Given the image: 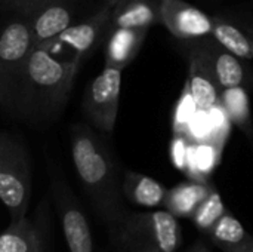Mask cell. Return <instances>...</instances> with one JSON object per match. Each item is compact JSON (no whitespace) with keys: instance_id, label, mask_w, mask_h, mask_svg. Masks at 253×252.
I'll use <instances>...</instances> for the list:
<instances>
[{"instance_id":"cell-20","label":"cell","mask_w":253,"mask_h":252,"mask_svg":"<svg viewBox=\"0 0 253 252\" xmlns=\"http://www.w3.org/2000/svg\"><path fill=\"white\" fill-rule=\"evenodd\" d=\"M221 101L231 119L240 129H243L248 135L252 132L251 111H249V100L242 86L228 88L221 91Z\"/></svg>"},{"instance_id":"cell-18","label":"cell","mask_w":253,"mask_h":252,"mask_svg":"<svg viewBox=\"0 0 253 252\" xmlns=\"http://www.w3.org/2000/svg\"><path fill=\"white\" fill-rule=\"evenodd\" d=\"M209 241L222 252H233L251 241V235L243 224L230 212H225L206 233Z\"/></svg>"},{"instance_id":"cell-28","label":"cell","mask_w":253,"mask_h":252,"mask_svg":"<svg viewBox=\"0 0 253 252\" xmlns=\"http://www.w3.org/2000/svg\"><path fill=\"white\" fill-rule=\"evenodd\" d=\"M233 252H253V236L251 238V241L246 242L242 248H239V250H236V251Z\"/></svg>"},{"instance_id":"cell-3","label":"cell","mask_w":253,"mask_h":252,"mask_svg":"<svg viewBox=\"0 0 253 252\" xmlns=\"http://www.w3.org/2000/svg\"><path fill=\"white\" fill-rule=\"evenodd\" d=\"M114 252H176L184 241L178 218L169 211H126L108 232Z\"/></svg>"},{"instance_id":"cell-23","label":"cell","mask_w":253,"mask_h":252,"mask_svg":"<svg viewBox=\"0 0 253 252\" xmlns=\"http://www.w3.org/2000/svg\"><path fill=\"white\" fill-rule=\"evenodd\" d=\"M209 122H211V143H213L216 147L222 149L224 143L227 141L228 135H230V129H231V119L222 104V101L219 104H216L215 107H212L209 111Z\"/></svg>"},{"instance_id":"cell-22","label":"cell","mask_w":253,"mask_h":252,"mask_svg":"<svg viewBox=\"0 0 253 252\" xmlns=\"http://www.w3.org/2000/svg\"><path fill=\"white\" fill-rule=\"evenodd\" d=\"M196 111H197V105L194 102V98H193L188 83H185L184 91L181 94V98H179L175 113H173V134L187 135L188 126H190Z\"/></svg>"},{"instance_id":"cell-13","label":"cell","mask_w":253,"mask_h":252,"mask_svg":"<svg viewBox=\"0 0 253 252\" xmlns=\"http://www.w3.org/2000/svg\"><path fill=\"white\" fill-rule=\"evenodd\" d=\"M148 28H111L105 45V65L123 70L138 55Z\"/></svg>"},{"instance_id":"cell-19","label":"cell","mask_w":253,"mask_h":252,"mask_svg":"<svg viewBox=\"0 0 253 252\" xmlns=\"http://www.w3.org/2000/svg\"><path fill=\"white\" fill-rule=\"evenodd\" d=\"M221 46L243 59L253 58V39L246 36L236 25L222 19H215L211 34Z\"/></svg>"},{"instance_id":"cell-4","label":"cell","mask_w":253,"mask_h":252,"mask_svg":"<svg viewBox=\"0 0 253 252\" xmlns=\"http://www.w3.org/2000/svg\"><path fill=\"white\" fill-rule=\"evenodd\" d=\"M31 198V169L25 146L15 135L0 131V202L10 221L25 217Z\"/></svg>"},{"instance_id":"cell-29","label":"cell","mask_w":253,"mask_h":252,"mask_svg":"<svg viewBox=\"0 0 253 252\" xmlns=\"http://www.w3.org/2000/svg\"><path fill=\"white\" fill-rule=\"evenodd\" d=\"M105 3H108V4H114V3H117L119 0H104Z\"/></svg>"},{"instance_id":"cell-7","label":"cell","mask_w":253,"mask_h":252,"mask_svg":"<svg viewBox=\"0 0 253 252\" xmlns=\"http://www.w3.org/2000/svg\"><path fill=\"white\" fill-rule=\"evenodd\" d=\"M122 71L117 67L105 65L87 86L82 104L83 113L90 125L107 135L113 134L117 120Z\"/></svg>"},{"instance_id":"cell-9","label":"cell","mask_w":253,"mask_h":252,"mask_svg":"<svg viewBox=\"0 0 253 252\" xmlns=\"http://www.w3.org/2000/svg\"><path fill=\"white\" fill-rule=\"evenodd\" d=\"M185 52L188 56L187 83L193 94L199 110L209 111L221 102V86L216 80L212 61L203 46L202 37L185 40Z\"/></svg>"},{"instance_id":"cell-17","label":"cell","mask_w":253,"mask_h":252,"mask_svg":"<svg viewBox=\"0 0 253 252\" xmlns=\"http://www.w3.org/2000/svg\"><path fill=\"white\" fill-rule=\"evenodd\" d=\"M211 190L209 184L199 181L178 184L172 190H168L163 206L176 218H190Z\"/></svg>"},{"instance_id":"cell-16","label":"cell","mask_w":253,"mask_h":252,"mask_svg":"<svg viewBox=\"0 0 253 252\" xmlns=\"http://www.w3.org/2000/svg\"><path fill=\"white\" fill-rule=\"evenodd\" d=\"M0 252H44V238L39 226L22 217L0 233Z\"/></svg>"},{"instance_id":"cell-2","label":"cell","mask_w":253,"mask_h":252,"mask_svg":"<svg viewBox=\"0 0 253 252\" xmlns=\"http://www.w3.org/2000/svg\"><path fill=\"white\" fill-rule=\"evenodd\" d=\"M82 62L64 61L36 46L22 65L12 91L21 114L47 122L64 108Z\"/></svg>"},{"instance_id":"cell-6","label":"cell","mask_w":253,"mask_h":252,"mask_svg":"<svg viewBox=\"0 0 253 252\" xmlns=\"http://www.w3.org/2000/svg\"><path fill=\"white\" fill-rule=\"evenodd\" d=\"M36 48L28 16H18L0 31V102L12 98L15 80Z\"/></svg>"},{"instance_id":"cell-8","label":"cell","mask_w":253,"mask_h":252,"mask_svg":"<svg viewBox=\"0 0 253 252\" xmlns=\"http://www.w3.org/2000/svg\"><path fill=\"white\" fill-rule=\"evenodd\" d=\"M111 10L113 4L105 3L93 15L80 22H74L59 36L42 45V48L58 59L82 62L96 45L104 30L110 27Z\"/></svg>"},{"instance_id":"cell-30","label":"cell","mask_w":253,"mask_h":252,"mask_svg":"<svg viewBox=\"0 0 253 252\" xmlns=\"http://www.w3.org/2000/svg\"><path fill=\"white\" fill-rule=\"evenodd\" d=\"M159 1H165V0H159Z\"/></svg>"},{"instance_id":"cell-24","label":"cell","mask_w":253,"mask_h":252,"mask_svg":"<svg viewBox=\"0 0 253 252\" xmlns=\"http://www.w3.org/2000/svg\"><path fill=\"white\" fill-rule=\"evenodd\" d=\"M187 137L193 143H205L211 140V122H209V113L199 110L196 111L190 126Z\"/></svg>"},{"instance_id":"cell-5","label":"cell","mask_w":253,"mask_h":252,"mask_svg":"<svg viewBox=\"0 0 253 252\" xmlns=\"http://www.w3.org/2000/svg\"><path fill=\"white\" fill-rule=\"evenodd\" d=\"M50 190L68 252H93L95 244L86 212L55 166L50 168Z\"/></svg>"},{"instance_id":"cell-31","label":"cell","mask_w":253,"mask_h":252,"mask_svg":"<svg viewBox=\"0 0 253 252\" xmlns=\"http://www.w3.org/2000/svg\"><path fill=\"white\" fill-rule=\"evenodd\" d=\"M102 252H104V251H102Z\"/></svg>"},{"instance_id":"cell-15","label":"cell","mask_w":253,"mask_h":252,"mask_svg":"<svg viewBox=\"0 0 253 252\" xmlns=\"http://www.w3.org/2000/svg\"><path fill=\"white\" fill-rule=\"evenodd\" d=\"M122 193L126 201L144 208H157L165 203L168 190L163 184L135 171H126L122 180Z\"/></svg>"},{"instance_id":"cell-26","label":"cell","mask_w":253,"mask_h":252,"mask_svg":"<svg viewBox=\"0 0 253 252\" xmlns=\"http://www.w3.org/2000/svg\"><path fill=\"white\" fill-rule=\"evenodd\" d=\"M190 140L184 134H173V140L170 143V159L173 165L184 171L187 163V154H188Z\"/></svg>"},{"instance_id":"cell-21","label":"cell","mask_w":253,"mask_h":252,"mask_svg":"<svg viewBox=\"0 0 253 252\" xmlns=\"http://www.w3.org/2000/svg\"><path fill=\"white\" fill-rule=\"evenodd\" d=\"M225 212L227 209L222 203L221 195L212 187L209 195L202 201V203L196 208L190 218L200 232L208 233Z\"/></svg>"},{"instance_id":"cell-11","label":"cell","mask_w":253,"mask_h":252,"mask_svg":"<svg viewBox=\"0 0 253 252\" xmlns=\"http://www.w3.org/2000/svg\"><path fill=\"white\" fill-rule=\"evenodd\" d=\"M74 18L76 7L73 0H52L40 7L28 16L34 45L42 46L59 36L64 30L74 24Z\"/></svg>"},{"instance_id":"cell-14","label":"cell","mask_w":253,"mask_h":252,"mask_svg":"<svg viewBox=\"0 0 253 252\" xmlns=\"http://www.w3.org/2000/svg\"><path fill=\"white\" fill-rule=\"evenodd\" d=\"M203 46L212 61V67L221 89L237 88L245 83V68L239 61V56L221 46L212 36L202 37Z\"/></svg>"},{"instance_id":"cell-25","label":"cell","mask_w":253,"mask_h":252,"mask_svg":"<svg viewBox=\"0 0 253 252\" xmlns=\"http://www.w3.org/2000/svg\"><path fill=\"white\" fill-rule=\"evenodd\" d=\"M52 0H0V9L16 13L18 16H31Z\"/></svg>"},{"instance_id":"cell-1","label":"cell","mask_w":253,"mask_h":252,"mask_svg":"<svg viewBox=\"0 0 253 252\" xmlns=\"http://www.w3.org/2000/svg\"><path fill=\"white\" fill-rule=\"evenodd\" d=\"M70 146L77 178L96 215L110 232L127 211L114 156L105 143L83 123L71 128Z\"/></svg>"},{"instance_id":"cell-27","label":"cell","mask_w":253,"mask_h":252,"mask_svg":"<svg viewBox=\"0 0 253 252\" xmlns=\"http://www.w3.org/2000/svg\"><path fill=\"white\" fill-rule=\"evenodd\" d=\"M185 252H212L211 248L203 242V241H197L196 244H193Z\"/></svg>"},{"instance_id":"cell-10","label":"cell","mask_w":253,"mask_h":252,"mask_svg":"<svg viewBox=\"0 0 253 252\" xmlns=\"http://www.w3.org/2000/svg\"><path fill=\"white\" fill-rule=\"evenodd\" d=\"M162 22L181 40L208 37L212 34L213 21L200 9L184 0H165L160 3Z\"/></svg>"},{"instance_id":"cell-12","label":"cell","mask_w":253,"mask_h":252,"mask_svg":"<svg viewBox=\"0 0 253 252\" xmlns=\"http://www.w3.org/2000/svg\"><path fill=\"white\" fill-rule=\"evenodd\" d=\"M159 0H119L113 4L110 28H150L162 21Z\"/></svg>"}]
</instances>
